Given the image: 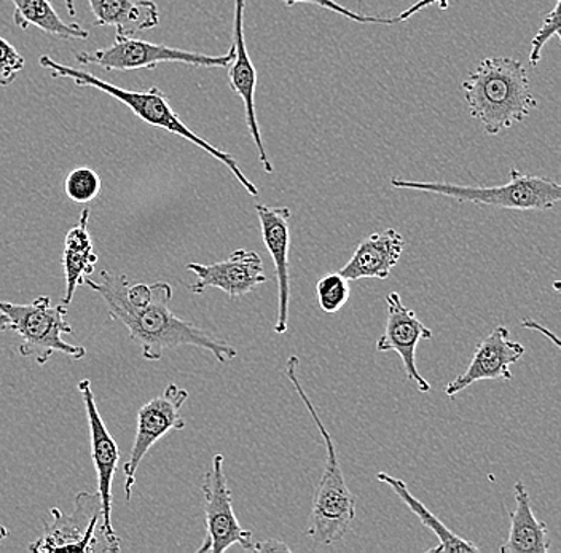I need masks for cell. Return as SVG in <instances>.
Wrapping results in <instances>:
<instances>
[{"label": "cell", "instance_id": "cell-1", "mask_svg": "<svg viewBox=\"0 0 561 553\" xmlns=\"http://www.w3.org/2000/svg\"><path fill=\"white\" fill-rule=\"evenodd\" d=\"M83 285L101 296L111 320L128 329L129 338L139 346L144 359L150 362H157L167 349L178 346L206 349L222 364L231 362L238 356L233 346L175 316L170 308L173 300L170 283L131 285L128 276L103 269L101 283L85 278Z\"/></svg>", "mask_w": 561, "mask_h": 553}, {"label": "cell", "instance_id": "cell-2", "mask_svg": "<svg viewBox=\"0 0 561 553\" xmlns=\"http://www.w3.org/2000/svg\"><path fill=\"white\" fill-rule=\"evenodd\" d=\"M461 87L469 114L490 136L522 124L538 107L524 62L508 56L482 59Z\"/></svg>", "mask_w": 561, "mask_h": 553}, {"label": "cell", "instance_id": "cell-3", "mask_svg": "<svg viewBox=\"0 0 561 553\" xmlns=\"http://www.w3.org/2000/svg\"><path fill=\"white\" fill-rule=\"evenodd\" d=\"M38 62H41L42 68L48 69L53 79H68L72 80L77 87H82V89L103 91V93L125 104L144 124L156 126V128L164 129V131L173 133L175 136L187 139L193 146L199 147V149L209 153L213 159L226 164L230 173L243 185L245 192H248L251 197H257L259 188L244 176L243 171L238 166L233 157H231L230 153L224 152V150L217 149L213 143L199 138L196 133L187 128V125H184V122L181 120V117H179L174 108L171 107L170 97H168L163 91L157 89V87H152V89L147 91L121 89V87L111 85V83L98 79L93 73L61 65V62L55 61V59H51L50 56L47 55H42Z\"/></svg>", "mask_w": 561, "mask_h": 553}, {"label": "cell", "instance_id": "cell-4", "mask_svg": "<svg viewBox=\"0 0 561 553\" xmlns=\"http://www.w3.org/2000/svg\"><path fill=\"white\" fill-rule=\"evenodd\" d=\"M284 376L289 378L297 394L300 395L311 418L318 426L325 443V464L322 469L321 481L316 486L313 507H311L310 525L305 534L313 538L321 545H332L342 541L356 518L357 498L351 492L345 474L342 471L339 457H336L335 443L321 416L316 411L313 402L308 398L300 378H298V357L290 356L287 359Z\"/></svg>", "mask_w": 561, "mask_h": 553}, {"label": "cell", "instance_id": "cell-5", "mask_svg": "<svg viewBox=\"0 0 561 553\" xmlns=\"http://www.w3.org/2000/svg\"><path fill=\"white\" fill-rule=\"evenodd\" d=\"M391 185L402 191L426 192L461 203L514 211H547L556 208L561 199L560 184L547 177L524 174L515 168L511 170V181L497 187H468L450 182H420L402 177H392Z\"/></svg>", "mask_w": 561, "mask_h": 553}, {"label": "cell", "instance_id": "cell-6", "mask_svg": "<svg viewBox=\"0 0 561 553\" xmlns=\"http://www.w3.org/2000/svg\"><path fill=\"white\" fill-rule=\"evenodd\" d=\"M0 314L9 320V329L21 338L20 355L45 366L55 353H62L73 360L83 359L87 349L70 345L65 335L73 334L66 320V304L53 307L50 297H38L33 303L18 304L0 300Z\"/></svg>", "mask_w": 561, "mask_h": 553}, {"label": "cell", "instance_id": "cell-7", "mask_svg": "<svg viewBox=\"0 0 561 553\" xmlns=\"http://www.w3.org/2000/svg\"><path fill=\"white\" fill-rule=\"evenodd\" d=\"M234 48L231 45L226 55L210 56L195 51L179 50L167 45L150 44L135 37L118 36L111 47L96 51H80L77 54L79 65H96L105 71H138V69H157L164 62H179L192 68H228L233 61Z\"/></svg>", "mask_w": 561, "mask_h": 553}, {"label": "cell", "instance_id": "cell-8", "mask_svg": "<svg viewBox=\"0 0 561 553\" xmlns=\"http://www.w3.org/2000/svg\"><path fill=\"white\" fill-rule=\"evenodd\" d=\"M44 534L30 545L31 552H112L104 534L100 495L80 492L70 516L53 507Z\"/></svg>", "mask_w": 561, "mask_h": 553}, {"label": "cell", "instance_id": "cell-9", "mask_svg": "<svg viewBox=\"0 0 561 553\" xmlns=\"http://www.w3.org/2000/svg\"><path fill=\"white\" fill-rule=\"evenodd\" d=\"M224 464V454H214L213 465L203 479L206 535L196 553H222L233 545H241L244 551L254 552V535L241 527L234 514Z\"/></svg>", "mask_w": 561, "mask_h": 553}, {"label": "cell", "instance_id": "cell-10", "mask_svg": "<svg viewBox=\"0 0 561 553\" xmlns=\"http://www.w3.org/2000/svg\"><path fill=\"white\" fill-rule=\"evenodd\" d=\"M188 399V391L182 390L178 384H168L163 394L157 395L147 402L138 412V429H136L135 443L128 461L123 465L126 483V499L131 500L133 488L136 485V474L139 464L147 457L156 443L160 442L167 434L185 428L181 408Z\"/></svg>", "mask_w": 561, "mask_h": 553}, {"label": "cell", "instance_id": "cell-11", "mask_svg": "<svg viewBox=\"0 0 561 553\" xmlns=\"http://www.w3.org/2000/svg\"><path fill=\"white\" fill-rule=\"evenodd\" d=\"M79 391L82 394L83 404H85L88 426H90L91 460H93L94 471H96L98 495H100L101 509H103L104 534L111 544L112 552H118L121 551V538L115 533L114 525H112V503H114L112 485H114L115 472L121 463V450L101 418L93 390H91V381H80Z\"/></svg>", "mask_w": 561, "mask_h": 553}, {"label": "cell", "instance_id": "cell-12", "mask_svg": "<svg viewBox=\"0 0 561 553\" xmlns=\"http://www.w3.org/2000/svg\"><path fill=\"white\" fill-rule=\"evenodd\" d=\"M386 304H388V316H386L383 334L377 342V352L398 353L402 359L407 380L416 383L420 393H430L431 384L421 377L415 355L421 339L434 337L433 331L419 320L415 311L402 303L398 292L388 293Z\"/></svg>", "mask_w": 561, "mask_h": 553}, {"label": "cell", "instance_id": "cell-13", "mask_svg": "<svg viewBox=\"0 0 561 553\" xmlns=\"http://www.w3.org/2000/svg\"><path fill=\"white\" fill-rule=\"evenodd\" d=\"M187 269L196 276V281L188 289L198 296L213 287L224 290L230 299H240L268 281L262 257L254 251L237 250L227 261L213 265L193 262Z\"/></svg>", "mask_w": 561, "mask_h": 553}, {"label": "cell", "instance_id": "cell-14", "mask_svg": "<svg viewBox=\"0 0 561 553\" xmlns=\"http://www.w3.org/2000/svg\"><path fill=\"white\" fill-rule=\"evenodd\" d=\"M524 356V345L512 342L508 329L500 325L477 345L468 369L445 387V394L455 398L477 381L512 380L511 366Z\"/></svg>", "mask_w": 561, "mask_h": 553}, {"label": "cell", "instance_id": "cell-15", "mask_svg": "<svg viewBox=\"0 0 561 553\" xmlns=\"http://www.w3.org/2000/svg\"><path fill=\"white\" fill-rule=\"evenodd\" d=\"M259 220H261L262 240L275 264L276 279H278V320H276V334H286L289 327L290 307V217L293 212L287 206L255 205Z\"/></svg>", "mask_w": 561, "mask_h": 553}, {"label": "cell", "instance_id": "cell-16", "mask_svg": "<svg viewBox=\"0 0 561 553\" xmlns=\"http://www.w3.org/2000/svg\"><path fill=\"white\" fill-rule=\"evenodd\" d=\"M244 9L245 0H234L233 48L234 58L228 66L230 87L243 100L245 125L251 133L252 141L257 149L259 160L266 173H273V164L263 143L261 126H259L257 112H255V87H257V72L249 58L244 38Z\"/></svg>", "mask_w": 561, "mask_h": 553}, {"label": "cell", "instance_id": "cell-17", "mask_svg": "<svg viewBox=\"0 0 561 553\" xmlns=\"http://www.w3.org/2000/svg\"><path fill=\"white\" fill-rule=\"evenodd\" d=\"M405 240L398 230L371 233L357 244L348 264L340 268V275L348 281L359 279H388L392 269L399 264Z\"/></svg>", "mask_w": 561, "mask_h": 553}, {"label": "cell", "instance_id": "cell-18", "mask_svg": "<svg viewBox=\"0 0 561 553\" xmlns=\"http://www.w3.org/2000/svg\"><path fill=\"white\" fill-rule=\"evenodd\" d=\"M96 26H112L118 36L133 37L160 24L152 0H87Z\"/></svg>", "mask_w": 561, "mask_h": 553}, {"label": "cell", "instance_id": "cell-19", "mask_svg": "<svg viewBox=\"0 0 561 553\" xmlns=\"http://www.w3.org/2000/svg\"><path fill=\"white\" fill-rule=\"evenodd\" d=\"M514 496L517 507L511 514L507 541L501 545V553H547L550 551L549 530L533 512L531 499L525 483L515 482Z\"/></svg>", "mask_w": 561, "mask_h": 553}, {"label": "cell", "instance_id": "cell-20", "mask_svg": "<svg viewBox=\"0 0 561 553\" xmlns=\"http://www.w3.org/2000/svg\"><path fill=\"white\" fill-rule=\"evenodd\" d=\"M88 222H90V209H83L79 223L66 234L65 252H62V268L66 276L62 304L66 307L72 302L76 290L83 285L87 276L96 272V265L100 262L88 232Z\"/></svg>", "mask_w": 561, "mask_h": 553}, {"label": "cell", "instance_id": "cell-21", "mask_svg": "<svg viewBox=\"0 0 561 553\" xmlns=\"http://www.w3.org/2000/svg\"><path fill=\"white\" fill-rule=\"evenodd\" d=\"M15 5L13 21L21 31L38 27L61 41H87L90 33L80 24L66 23L53 7V0H10Z\"/></svg>", "mask_w": 561, "mask_h": 553}, {"label": "cell", "instance_id": "cell-22", "mask_svg": "<svg viewBox=\"0 0 561 553\" xmlns=\"http://www.w3.org/2000/svg\"><path fill=\"white\" fill-rule=\"evenodd\" d=\"M378 481L381 483H386V485L391 486L392 492L399 496L405 503V506L415 514L416 517L420 518L421 523L427 528V530L433 531L438 539V545L436 548H431L430 553H447V552H480V549L477 545H473L472 542L466 541V539L459 538L458 534H455L454 531L448 530L444 523L420 499H416L415 496L410 493L409 486L405 485V482L401 481L398 477H391V475L386 474V472H378L377 474Z\"/></svg>", "mask_w": 561, "mask_h": 553}, {"label": "cell", "instance_id": "cell-23", "mask_svg": "<svg viewBox=\"0 0 561 553\" xmlns=\"http://www.w3.org/2000/svg\"><path fill=\"white\" fill-rule=\"evenodd\" d=\"M350 281L339 272L331 273L319 279L316 285V297H318L319 307L324 313L335 314L342 310L350 300Z\"/></svg>", "mask_w": 561, "mask_h": 553}, {"label": "cell", "instance_id": "cell-24", "mask_svg": "<svg viewBox=\"0 0 561 553\" xmlns=\"http://www.w3.org/2000/svg\"><path fill=\"white\" fill-rule=\"evenodd\" d=\"M65 192L72 201L80 205L93 201L101 192L100 174L91 168H76L66 177Z\"/></svg>", "mask_w": 561, "mask_h": 553}, {"label": "cell", "instance_id": "cell-25", "mask_svg": "<svg viewBox=\"0 0 561 553\" xmlns=\"http://www.w3.org/2000/svg\"><path fill=\"white\" fill-rule=\"evenodd\" d=\"M287 7L298 5V3H307V5L321 7V9L329 10V12L336 13V15L343 16V19L354 21L359 24H386V26H392L398 24V19H391V16H368L363 13L353 12V10L346 9L345 5H340L335 0H283Z\"/></svg>", "mask_w": 561, "mask_h": 553}, {"label": "cell", "instance_id": "cell-26", "mask_svg": "<svg viewBox=\"0 0 561 553\" xmlns=\"http://www.w3.org/2000/svg\"><path fill=\"white\" fill-rule=\"evenodd\" d=\"M560 5L561 0H557L553 9L547 13L543 19L542 26L539 27L538 34L533 37L531 51H529V65L536 66L541 61V51L543 45L552 37H557L560 41Z\"/></svg>", "mask_w": 561, "mask_h": 553}, {"label": "cell", "instance_id": "cell-27", "mask_svg": "<svg viewBox=\"0 0 561 553\" xmlns=\"http://www.w3.org/2000/svg\"><path fill=\"white\" fill-rule=\"evenodd\" d=\"M24 66V56H21L10 42L0 37V87L12 85Z\"/></svg>", "mask_w": 561, "mask_h": 553}, {"label": "cell", "instance_id": "cell-28", "mask_svg": "<svg viewBox=\"0 0 561 553\" xmlns=\"http://www.w3.org/2000/svg\"><path fill=\"white\" fill-rule=\"evenodd\" d=\"M451 0H416L413 5H410L409 9L403 10L401 15L398 16L399 23L402 21H407L415 16L416 13H420L421 10L427 9L431 5H438L440 10H447L450 7Z\"/></svg>", "mask_w": 561, "mask_h": 553}, {"label": "cell", "instance_id": "cell-29", "mask_svg": "<svg viewBox=\"0 0 561 553\" xmlns=\"http://www.w3.org/2000/svg\"><path fill=\"white\" fill-rule=\"evenodd\" d=\"M254 552L272 553V552H290V549L278 539H266V541H255Z\"/></svg>", "mask_w": 561, "mask_h": 553}, {"label": "cell", "instance_id": "cell-30", "mask_svg": "<svg viewBox=\"0 0 561 553\" xmlns=\"http://www.w3.org/2000/svg\"><path fill=\"white\" fill-rule=\"evenodd\" d=\"M522 327L531 329V331H535V329H538V331H541L542 334L546 335L547 338L552 339L553 345L560 346L559 338L556 337V334H552V332L546 331V329H543L541 324H538V322H535L531 320H525V321H522Z\"/></svg>", "mask_w": 561, "mask_h": 553}, {"label": "cell", "instance_id": "cell-31", "mask_svg": "<svg viewBox=\"0 0 561 553\" xmlns=\"http://www.w3.org/2000/svg\"><path fill=\"white\" fill-rule=\"evenodd\" d=\"M65 3H66V9H68L69 15L72 16V19H73V16L77 15L76 5H73V0H65Z\"/></svg>", "mask_w": 561, "mask_h": 553}, {"label": "cell", "instance_id": "cell-32", "mask_svg": "<svg viewBox=\"0 0 561 553\" xmlns=\"http://www.w3.org/2000/svg\"><path fill=\"white\" fill-rule=\"evenodd\" d=\"M9 329V320L3 314H0V334Z\"/></svg>", "mask_w": 561, "mask_h": 553}, {"label": "cell", "instance_id": "cell-33", "mask_svg": "<svg viewBox=\"0 0 561 553\" xmlns=\"http://www.w3.org/2000/svg\"><path fill=\"white\" fill-rule=\"evenodd\" d=\"M7 535H9V531H7V528H3L2 525H0V542H2Z\"/></svg>", "mask_w": 561, "mask_h": 553}]
</instances>
